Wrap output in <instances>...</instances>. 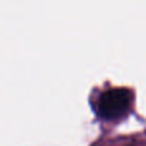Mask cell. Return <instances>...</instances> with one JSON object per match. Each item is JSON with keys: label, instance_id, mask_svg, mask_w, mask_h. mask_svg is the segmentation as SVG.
Listing matches in <instances>:
<instances>
[{"label": "cell", "instance_id": "6da1fadb", "mask_svg": "<svg viewBox=\"0 0 146 146\" xmlns=\"http://www.w3.org/2000/svg\"><path fill=\"white\" fill-rule=\"evenodd\" d=\"M131 104V92L127 88H111L100 96L99 113L106 119L123 115Z\"/></svg>", "mask_w": 146, "mask_h": 146}]
</instances>
